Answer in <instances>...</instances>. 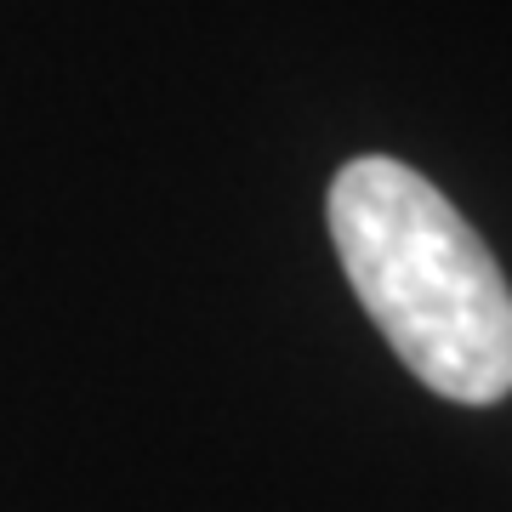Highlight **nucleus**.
I'll list each match as a JSON object with an SVG mask.
<instances>
[{
  "mask_svg": "<svg viewBox=\"0 0 512 512\" xmlns=\"http://www.w3.org/2000/svg\"><path fill=\"white\" fill-rule=\"evenodd\" d=\"M330 239L382 325L387 348L421 387L456 404L512 393V291L490 245L421 171L365 154L330 183Z\"/></svg>",
  "mask_w": 512,
  "mask_h": 512,
  "instance_id": "f257e3e1",
  "label": "nucleus"
}]
</instances>
